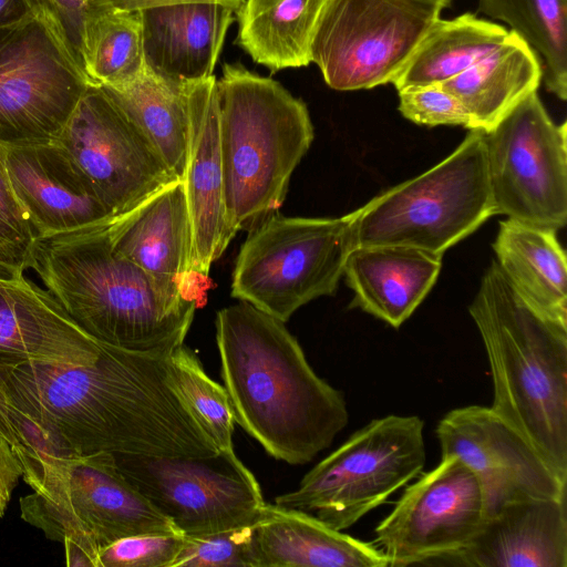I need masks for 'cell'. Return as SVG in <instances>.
I'll use <instances>...</instances> for the list:
<instances>
[{"label":"cell","instance_id":"cell-40","mask_svg":"<svg viewBox=\"0 0 567 567\" xmlns=\"http://www.w3.org/2000/svg\"><path fill=\"white\" fill-rule=\"evenodd\" d=\"M40 14L37 0H0V30L12 28Z\"/></svg>","mask_w":567,"mask_h":567},{"label":"cell","instance_id":"cell-5","mask_svg":"<svg viewBox=\"0 0 567 567\" xmlns=\"http://www.w3.org/2000/svg\"><path fill=\"white\" fill-rule=\"evenodd\" d=\"M216 93L226 215L250 231L279 212L313 125L302 100L240 64H224Z\"/></svg>","mask_w":567,"mask_h":567},{"label":"cell","instance_id":"cell-35","mask_svg":"<svg viewBox=\"0 0 567 567\" xmlns=\"http://www.w3.org/2000/svg\"><path fill=\"white\" fill-rule=\"evenodd\" d=\"M35 233L27 213L11 192L0 162V278L25 271Z\"/></svg>","mask_w":567,"mask_h":567},{"label":"cell","instance_id":"cell-22","mask_svg":"<svg viewBox=\"0 0 567 567\" xmlns=\"http://www.w3.org/2000/svg\"><path fill=\"white\" fill-rule=\"evenodd\" d=\"M0 162L35 237L117 216L78 186L42 143L0 142Z\"/></svg>","mask_w":567,"mask_h":567},{"label":"cell","instance_id":"cell-14","mask_svg":"<svg viewBox=\"0 0 567 567\" xmlns=\"http://www.w3.org/2000/svg\"><path fill=\"white\" fill-rule=\"evenodd\" d=\"M89 85L42 14L0 30V142H49Z\"/></svg>","mask_w":567,"mask_h":567},{"label":"cell","instance_id":"cell-10","mask_svg":"<svg viewBox=\"0 0 567 567\" xmlns=\"http://www.w3.org/2000/svg\"><path fill=\"white\" fill-rule=\"evenodd\" d=\"M42 144L78 186L117 216L177 179L147 137L96 85H89L63 127Z\"/></svg>","mask_w":567,"mask_h":567},{"label":"cell","instance_id":"cell-6","mask_svg":"<svg viewBox=\"0 0 567 567\" xmlns=\"http://www.w3.org/2000/svg\"><path fill=\"white\" fill-rule=\"evenodd\" d=\"M32 492L21 518L63 543L69 567H99V551L135 535L181 534L124 476L115 455H62L14 449Z\"/></svg>","mask_w":567,"mask_h":567},{"label":"cell","instance_id":"cell-21","mask_svg":"<svg viewBox=\"0 0 567 567\" xmlns=\"http://www.w3.org/2000/svg\"><path fill=\"white\" fill-rule=\"evenodd\" d=\"M250 567H385L374 542L354 538L316 517L265 504L250 526Z\"/></svg>","mask_w":567,"mask_h":567},{"label":"cell","instance_id":"cell-37","mask_svg":"<svg viewBox=\"0 0 567 567\" xmlns=\"http://www.w3.org/2000/svg\"><path fill=\"white\" fill-rule=\"evenodd\" d=\"M41 14L82 71V48L87 0H37ZM83 72V71H82ZM86 78V76H85Z\"/></svg>","mask_w":567,"mask_h":567},{"label":"cell","instance_id":"cell-33","mask_svg":"<svg viewBox=\"0 0 567 567\" xmlns=\"http://www.w3.org/2000/svg\"><path fill=\"white\" fill-rule=\"evenodd\" d=\"M250 526L185 536L173 567H250Z\"/></svg>","mask_w":567,"mask_h":567},{"label":"cell","instance_id":"cell-32","mask_svg":"<svg viewBox=\"0 0 567 567\" xmlns=\"http://www.w3.org/2000/svg\"><path fill=\"white\" fill-rule=\"evenodd\" d=\"M171 381L200 429L219 453H235V419L224 386L210 379L184 343L168 355Z\"/></svg>","mask_w":567,"mask_h":567},{"label":"cell","instance_id":"cell-15","mask_svg":"<svg viewBox=\"0 0 567 567\" xmlns=\"http://www.w3.org/2000/svg\"><path fill=\"white\" fill-rule=\"evenodd\" d=\"M484 519L476 476L458 457L444 456L405 488L375 527L374 543L389 566L421 564L464 548Z\"/></svg>","mask_w":567,"mask_h":567},{"label":"cell","instance_id":"cell-31","mask_svg":"<svg viewBox=\"0 0 567 567\" xmlns=\"http://www.w3.org/2000/svg\"><path fill=\"white\" fill-rule=\"evenodd\" d=\"M145 66L140 12L90 6L82 48V71L89 83L118 85Z\"/></svg>","mask_w":567,"mask_h":567},{"label":"cell","instance_id":"cell-27","mask_svg":"<svg viewBox=\"0 0 567 567\" xmlns=\"http://www.w3.org/2000/svg\"><path fill=\"white\" fill-rule=\"evenodd\" d=\"M188 82L159 74L147 64L114 86H100L158 152L172 174L183 179L188 148Z\"/></svg>","mask_w":567,"mask_h":567},{"label":"cell","instance_id":"cell-19","mask_svg":"<svg viewBox=\"0 0 567 567\" xmlns=\"http://www.w3.org/2000/svg\"><path fill=\"white\" fill-rule=\"evenodd\" d=\"M103 346L27 271L0 278V365H90Z\"/></svg>","mask_w":567,"mask_h":567},{"label":"cell","instance_id":"cell-12","mask_svg":"<svg viewBox=\"0 0 567 567\" xmlns=\"http://www.w3.org/2000/svg\"><path fill=\"white\" fill-rule=\"evenodd\" d=\"M566 122L555 123L537 91L484 131L494 215L558 230L567 223Z\"/></svg>","mask_w":567,"mask_h":567},{"label":"cell","instance_id":"cell-26","mask_svg":"<svg viewBox=\"0 0 567 567\" xmlns=\"http://www.w3.org/2000/svg\"><path fill=\"white\" fill-rule=\"evenodd\" d=\"M556 231L507 218L499 221L493 248L516 291L540 313L567 324V259Z\"/></svg>","mask_w":567,"mask_h":567},{"label":"cell","instance_id":"cell-13","mask_svg":"<svg viewBox=\"0 0 567 567\" xmlns=\"http://www.w3.org/2000/svg\"><path fill=\"white\" fill-rule=\"evenodd\" d=\"M115 458L128 482L185 536L252 526L266 504L254 474L236 453Z\"/></svg>","mask_w":567,"mask_h":567},{"label":"cell","instance_id":"cell-7","mask_svg":"<svg viewBox=\"0 0 567 567\" xmlns=\"http://www.w3.org/2000/svg\"><path fill=\"white\" fill-rule=\"evenodd\" d=\"M494 215L484 131L445 159L355 210V247L401 245L442 255Z\"/></svg>","mask_w":567,"mask_h":567},{"label":"cell","instance_id":"cell-36","mask_svg":"<svg viewBox=\"0 0 567 567\" xmlns=\"http://www.w3.org/2000/svg\"><path fill=\"white\" fill-rule=\"evenodd\" d=\"M398 94L400 113L413 123L471 126L463 104L441 84L406 87L398 91Z\"/></svg>","mask_w":567,"mask_h":567},{"label":"cell","instance_id":"cell-20","mask_svg":"<svg viewBox=\"0 0 567 567\" xmlns=\"http://www.w3.org/2000/svg\"><path fill=\"white\" fill-rule=\"evenodd\" d=\"M444 559L472 567H567L566 497L503 507L484 519L464 548Z\"/></svg>","mask_w":567,"mask_h":567},{"label":"cell","instance_id":"cell-3","mask_svg":"<svg viewBox=\"0 0 567 567\" xmlns=\"http://www.w3.org/2000/svg\"><path fill=\"white\" fill-rule=\"evenodd\" d=\"M114 217L34 237L25 271L33 272L73 320L102 344L168 355L184 343L198 303L166 293L115 250L109 233Z\"/></svg>","mask_w":567,"mask_h":567},{"label":"cell","instance_id":"cell-1","mask_svg":"<svg viewBox=\"0 0 567 567\" xmlns=\"http://www.w3.org/2000/svg\"><path fill=\"white\" fill-rule=\"evenodd\" d=\"M168 355L104 344L90 365H0V429L14 449L62 455L219 454L175 390Z\"/></svg>","mask_w":567,"mask_h":567},{"label":"cell","instance_id":"cell-8","mask_svg":"<svg viewBox=\"0 0 567 567\" xmlns=\"http://www.w3.org/2000/svg\"><path fill=\"white\" fill-rule=\"evenodd\" d=\"M355 212L337 218L276 213L248 231L231 296L287 322L309 301L334 293L354 243Z\"/></svg>","mask_w":567,"mask_h":567},{"label":"cell","instance_id":"cell-2","mask_svg":"<svg viewBox=\"0 0 567 567\" xmlns=\"http://www.w3.org/2000/svg\"><path fill=\"white\" fill-rule=\"evenodd\" d=\"M216 341L235 422L274 458L308 463L348 424L342 393L313 371L284 321L240 301L217 312Z\"/></svg>","mask_w":567,"mask_h":567},{"label":"cell","instance_id":"cell-25","mask_svg":"<svg viewBox=\"0 0 567 567\" xmlns=\"http://www.w3.org/2000/svg\"><path fill=\"white\" fill-rule=\"evenodd\" d=\"M542 81L540 59L509 31L492 52L441 85L463 104L470 116V130L487 131L536 92Z\"/></svg>","mask_w":567,"mask_h":567},{"label":"cell","instance_id":"cell-28","mask_svg":"<svg viewBox=\"0 0 567 567\" xmlns=\"http://www.w3.org/2000/svg\"><path fill=\"white\" fill-rule=\"evenodd\" d=\"M327 0H245L236 43L272 71L311 63V45Z\"/></svg>","mask_w":567,"mask_h":567},{"label":"cell","instance_id":"cell-39","mask_svg":"<svg viewBox=\"0 0 567 567\" xmlns=\"http://www.w3.org/2000/svg\"><path fill=\"white\" fill-rule=\"evenodd\" d=\"M90 6H106L126 11H142L152 8L187 3L212 2L230 8L235 13L239 11L245 0H87Z\"/></svg>","mask_w":567,"mask_h":567},{"label":"cell","instance_id":"cell-16","mask_svg":"<svg viewBox=\"0 0 567 567\" xmlns=\"http://www.w3.org/2000/svg\"><path fill=\"white\" fill-rule=\"evenodd\" d=\"M436 436L441 457H458L476 476L485 519L519 501L566 497L567 481L491 408L451 410L440 420Z\"/></svg>","mask_w":567,"mask_h":567},{"label":"cell","instance_id":"cell-34","mask_svg":"<svg viewBox=\"0 0 567 567\" xmlns=\"http://www.w3.org/2000/svg\"><path fill=\"white\" fill-rule=\"evenodd\" d=\"M182 534H144L117 539L99 551V567H173Z\"/></svg>","mask_w":567,"mask_h":567},{"label":"cell","instance_id":"cell-38","mask_svg":"<svg viewBox=\"0 0 567 567\" xmlns=\"http://www.w3.org/2000/svg\"><path fill=\"white\" fill-rule=\"evenodd\" d=\"M22 475L23 467L14 447L6 433L0 429V517L3 516Z\"/></svg>","mask_w":567,"mask_h":567},{"label":"cell","instance_id":"cell-30","mask_svg":"<svg viewBox=\"0 0 567 567\" xmlns=\"http://www.w3.org/2000/svg\"><path fill=\"white\" fill-rule=\"evenodd\" d=\"M477 12L506 23L538 55L546 90L567 97V0H477Z\"/></svg>","mask_w":567,"mask_h":567},{"label":"cell","instance_id":"cell-9","mask_svg":"<svg viewBox=\"0 0 567 567\" xmlns=\"http://www.w3.org/2000/svg\"><path fill=\"white\" fill-rule=\"evenodd\" d=\"M424 422L386 415L354 432L275 504L344 530L415 478L426 460Z\"/></svg>","mask_w":567,"mask_h":567},{"label":"cell","instance_id":"cell-29","mask_svg":"<svg viewBox=\"0 0 567 567\" xmlns=\"http://www.w3.org/2000/svg\"><path fill=\"white\" fill-rule=\"evenodd\" d=\"M508 33L509 30L502 24L471 12L452 19L439 18L422 37L392 84L398 91L442 84L492 52Z\"/></svg>","mask_w":567,"mask_h":567},{"label":"cell","instance_id":"cell-24","mask_svg":"<svg viewBox=\"0 0 567 567\" xmlns=\"http://www.w3.org/2000/svg\"><path fill=\"white\" fill-rule=\"evenodd\" d=\"M442 255L401 245L354 247L343 276L354 292L351 302L399 328L435 284Z\"/></svg>","mask_w":567,"mask_h":567},{"label":"cell","instance_id":"cell-18","mask_svg":"<svg viewBox=\"0 0 567 567\" xmlns=\"http://www.w3.org/2000/svg\"><path fill=\"white\" fill-rule=\"evenodd\" d=\"M216 81L212 75L188 82L189 133L182 179L193 236L192 270L207 287L212 264L236 236L224 203Z\"/></svg>","mask_w":567,"mask_h":567},{"label":"cell","instance_id":"cell-4","mask_svg":"<svg viewBox=\"0 0 567 567\" xmlns=\"http://www.w3.org/2000/svg\"><path fill=\"white\" fill-rule=\"evenodd\" d=\"M468 311L492 371L489 408L567 481V324L533 308L497 262Z\"/></svg>","mask_w":567,"mask_h":567},{"label":"cell","instance_id":"cell-23","mask_svg":"<svg viewBox=\"0 0 567 567\" xmlns=\"http://www.w3.org/2000/svg\"><path fill=\"white\" fill-rule=\"evenodd\" d=\"M146 64L172 79L213 75L236 13L212 2H187L138 11Z\"/></svg>","mask_w":567,"mask_h":567},{"label":"cell","instance_id":"cell-17","mask_svg":"<svg viewBox=\"0 0 567 567\" xmlns=\"http://www.w3.org/2000/svg\"><path fill=\"white\" fill-rule=\"evenodd\" d=\"M109 233L115 250L166 293L200 305L208 287L192 270L193 236L183 181L169 183L115 216Z\"/></svg>","mask_w":567,"mask_h":567},{"label":"cell","instance_id":"cell-11","mask_svg":"<svg viewBox=\"0 0 567 567\" xmlns=\"http://www.w3.org/2000/svg\"><path fill=\"white\" fill-rule=\"evenodd\" d=\"M442 10L426 0H327L311 62L337 91L392 83Z\"/></svg>","mask_w":567,"mask_h":567},{"label":"cell","instance_id":"cell-41","mask_svg":"<svg viewBox=\"0 0 567 567\" xmlns=\"http://www.w3.org/2000/svg\"><path fill=\"white\" fill-rule=\"evenodd\" d=\"M426 1L434 2V3L439 4V6H441L443 9L450 7L451 2H452V0H426Z\"/></svg>","mask_w":567,"mask_h":567}]
</instances>
